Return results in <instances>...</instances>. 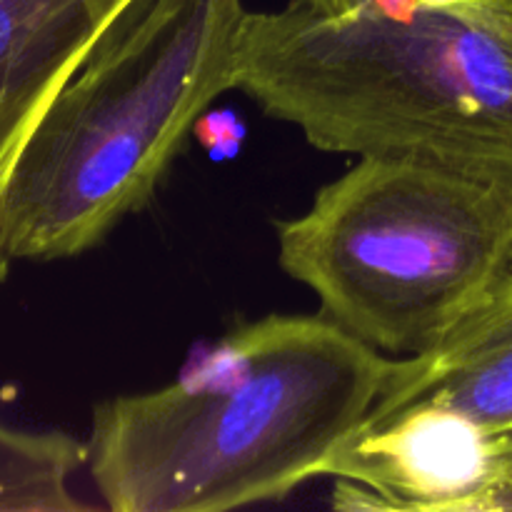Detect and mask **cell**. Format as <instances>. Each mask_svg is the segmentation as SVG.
Returning a JSON list of instances; mask_svg holds the SVG:
<instances>
[{
  "instance_id": "5",
  "label": "cell",
  "mask_w": 512,
  "mask_h": 512,
  "mask_svg": "<svg viewBox=\"0 0 512 512\" xmlns=\"http://www.w3.org/2000/svg\"><path fill=\"white\" fill-rule=\"evenodd\" d=\"M135 0H0V193L58 90Z\"/></svg>"
},
{
  "instance_id": "6",
  "label": "cell",
  "mask_w": 512,
  "mask_h": 512,
  "mask_svg": "<svg viewBox=\"0 0 512 512\" xmlns=\"http://www.w3.org/2000/svg\"><path fill=\"white\" fill-rule=\"evenodd\" d=\"M430 403L495 435L512 433V263L428 353L393 360L373 410Z\"/></svg>"
},
{
  "instance_id": "9",
  "label": "cell",
  "mask_w": 512,
  "mask_h": 512,
  "mask_svg": "<svg viewBox=\"0 0 512 512\" xmlns=\"http://www.w3.org/2000/svg\"><path fill=\"white\" fill-rule=\"evenodd\" d=\"M483 512H512V433L495 440L493 483L485 495Z\"/></svg>"
},
{
  "instance_id": "7",
  "label": "cell",
  "mask_w": 512,
  "mask_h": 512,
  "mask_svg": "<svg viewBox=\"0 0 512 512\" xmlns=\"http://www.w3.org/2000/svg\"><path fill=\"white\" fill-rule=\"evenodd\" d=\"M85 440L0 423V512H80L70 480L85 468Z\"/></svg>"
},
{
  "instance_id": "2",
  "label": "cell",
  "mask_w": 512,
  "mask_h": 512,
  "mask_svg": "<svg viewBox=\"0 0 512 512\" xmlns=\"http://www.w3.org/2000/svg\"><path fill=\"white\" fill-rule=\"evenodd\" d=\"M235 90L325 153L403 155L512 188V3L248 13Z\"/></svg>"
},
{
  "instance_id": "8",
  "label": "cell",
  "mask_w": 512,
  "mask_h": 512,
  "mask_svg": "<svg viewBox=\"0 0 512 512\" xmlns=\"http://www.w3.org/2000/svg\"><path fill=\"white\" fill-rule=\"evenodd\" d=\"M310 8L328 15H393L410 18L433 10H478L508 5L512 0H305Z\"/></svg>"
},
{
  "instance_id": "1",
  "label": "cell",
  "mask_w": 512,
  "mask_h": 512,
  "mask_svg": "<svg viewBox=\"0 0 512 512\" xmlns=\"http://www.w3.org/2000/svg\"><path fill=\"white\" fill-rule=\"evenodd\" d=\"M393 360L323 313L230 330L193 370L95 405L90 480L113 512H225L323 478Z\"/></svg>"
},
{
  "instance_id": "4",
  "label": "cell",
  "mask_w": 512,
  "mask_h": 512,
  "mask_svg": "<svg viewBox=\"0 0 512 512\" xmlns=\"http://www.w3.org/2000/svg\"><path fill=\"white\" fill-rule=\"evenodd\" d=\"M280 268L378 353H428L512 263V188L403 155H360L278 223Z\"/></svg>"
},
{
  "instance_id": "3",
  "label": "cell",
  "mask_w": 512,
  "mask_h": 512,
  "mask_svg": "<svg viewBox=\"0 0 512 512\" xmlns=\"http://www.w3.org/2000/svg\"><path fill=\"white\" fill-rule=\"evenodd\" d=\"M243 0H135L38 120L0 193V278L75 258L153 200L205 110L238 85Z\"/></svg>"
}]
</instances>
